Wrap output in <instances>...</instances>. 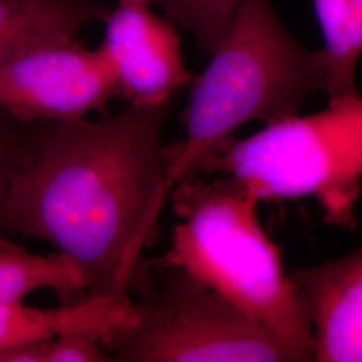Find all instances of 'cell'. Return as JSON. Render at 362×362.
Segmentation results:
<instances>
[{"label":"cell","instance_id":"6da1fadb","mask_svg":"<svg viewBox=\"0 0 362 362\" xmlns=\"http://www.w3.org/2000/svg\"><path fill=\"white\" fill-rule=\"evenodd\" d=\"M170 105H133L101 119L52 122L13 177L7 235L50 243L81 272L85 297L129 296L169 199L163 130Z\"/></svg>","mask_w":362,"mask_h":362},{"label":"cell","instance_id":"7a4b0ae2","mask_svg":"<svg viewBox=\"0 0 362 362\" xmlns=\"http://www.w3.org/2000/svg\"><path fill=\"white\" fill-rule=\"evenodd\" d=\"M169 200L177 218L168 250L155 260L182 269L263 326L290 362L314 361L310 320L278 247L258 218L259 200L223 175L177 181Z\"/></svg>","mask_w":362,"mask_h":362},{"label":"cell","instance_id":"3957f363","mask_svg":"<svg viewBox=\"0 0 362 362\" xmlns=\"http://www.w3.org/2000/svg\"><path fill=\"white\" fill-rule=\"evenodd\" d=\"M192 82L184 136L167 145L170 191L242 125L297 116L310 94L326 89L327 69L322 50H305L286 31L270 0H238L207 67Z\"/></svg>","mask_w":362,"mask_h":362},{"label":"cell","instance_id":"277c9868","mask_svg":"<svg viewBox=\"0 0 362 362\" xmlns=\"http://www.w3.org/2000/svg\"><path fill=\"white\" fill-rule=\"evenodd\" d=\"M220 173L245 184L259 202L314 197L325 223L357 226L362 191V97L329 101L310 116H293L246 139L230 137L192 175Z\"/></svg>","mask_w":362,"mask_h":362},{"label":"cell","instance_id":"5b68a950","mask_svg":"<svg viewBox=\"0 0 362 362\" xmlns=\"http://www.w3.org/2000/svg\"><path fill=\"white\" fill-rule=\"evenodd\" d=\"M129 318L101 341L115 362H290L260 325L182 269L146 263Z\"/></svg>","mask_w":362,"mask_h":362},{"label":"cell","instance_id":"8992f818","mask_svg":"<svg viewBox=\"0 0 362 362\" xmlns=\"http://www.w3.org/2000/svg\"><path fill=\"white\" fill-rule=\"evenodd\" d=\"M118 95L104 52L76 35L38 42L0 65V110L25 124L64 122L104 112Z\"/></svg>","mask_w":362,"mask_h":362},{"label":"cell","instance_id":"52a82bcc","mask_svg":"<svg viewBox=\"0 0 362 362\" xmlns=\"http://www.w3.org/2000/svg\"><path fill=\"white\" fill-rule=\"evenodd\" d=\"M105 23L98 47L115 71L118 94L129 104H168L194 81L182 59L180 34L151 4L118 1Z\"/></svg>","mask_w":362,"mask_h":362},{"label":"cell","instance_id":"ba28073f","mask_svg":"<svg viewBox=\"0 0 362 362\" xmlns=\"http://www.w3.org/2000/svg\"><path fill=\"white\" fill-rule=\"evenodd\" d=\"M288 275L310 320L314 361L362 362V246Z\"/></svg>","mask_w":362,"mask_h":362},{"label":"cell","instance_id":"9c48e42d","mask_svg":"<svg viewBox=\"0 0 362 362\" xmlns=\"http://www.w3.org/2000/svg\"><path fill=\"white\" fill-rule=\"evenodd\" d=\"M132 298L85 297L58 308H30L22 300L0 303V349L82 332L100 339L129 318Z\"/></svg>","mask_w":362,"mask_h":362},{"label":"cell","instance_id":"30bf717a","mask_svg":"<svg viewBox=\"0 0 362 362\" xmlns=\"http://www.w3.org/2000/svg\"><path fill=\"white\" fill-rule=\"evenodd\" d=\"M110 11L95 0H0V65L42 40L77 35Z\"/></svg>","mask_w":362,"mask_h":362},{"label":"cell","instance_id":"8fae6325","mask_svg":"<svg viewBox=\"0 0 362 362\" xmlns=\"http://www.w3.org/2000/svg\"><path fill=\"white\" fill-rule=\"evenodd\" d=\"M42 288L54 290L64 303L85 298L83 278L64 254H33L0 233V303L22 300Z\"/></svg>","mask_w":362,"mask_h":362},{"label":"cell","instance_id":"7c38bea8","mask_svg":"<svg viewBox=\"0 0 362 362\" xmlns=\"http://www.w3.org/2000/svg\"><path fill=\"white\" fill-rule=\"evenodd\" d=\"M325 39L329 101L358 94L356 70L362 54V0H313Z\"/></svg>","mask_w":362,"mask_h":362},{"label":"cell","instance_id":"4fadbf2b","mask_svg":"<svg viewBox=\"0 0 362 362\" xmlns=\"http://www.w3.org/2000/svg\"><path fill=\"white\" fill-rule=\"evenodd\" d=\"M52 122L25 124L0 110V233L6 199L16 173L30 163Z\"/></svg>","mask_w":362,"mask_h":362},{"label":"cell","instance_id":"5bb4252c","mask_svg":"<svg viewBox=\"0 0 362 362\" xmlns=\"http://www.w3.org/2000/svg\"><path fill=\"white\" fill-rule=\"evenodd\" d=\"M238 0H165L161 7L170 22L188 30L203 54L218 46Z\"/></svg>","mask_w":362,"mask_h":362},{"label":"cell","instance_id":"9a60e30c","mask_svg":"<svg viewBox=\"0 0 362 362\" xmlns=\"http://www.w3.org/2000/svg\"><path fill=\"white\" fill-rule=\"evenodd\" d=\"M115 362L98 338L73 332L52 341L47 362Z\"/></svg>","mask_w":362,"mask_h":362},{"label":"cell","instance_id":"2e32d148","mask_svg":"<svg viewBox=\"0 0 362 362\" xmlns=\"http://www.w3.org/2000/svg\"><path fill=\"white\" fill-rule=\"evenodd\" d=\"M52 341L25 342L0 349V362H47Z\"/></svg>","mask_w":362,"mask_h":362},{"label":"cell","instance_id":"e0dca14e","mask_svg":"<svg viewBox=\"0 0 362 362\" xmlns=\"http://www.w3.org/2000/svg\"><path fill=\"white\" fill-rule=\"evenodd\" d=\"M118 1H140V3H146V4H163L165 0H118Z\"/></svg>","mask_w":362,"mask_h":362}]
</instances>
